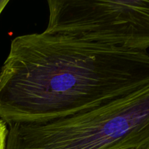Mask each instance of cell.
<instances>
[{
    "label": "cell",
    "instance_id": "cell-1",
    "mask_svg": "<svg viewBox=\"0 0 149 149\" xmlns=\"http://www.w3.org/2000/svg\"><path fill=\"white\" fill-rule=\"evenodd\" d=\"M149 85V55L43 31L13 39L0 68V117L42 123L106 104Z\"/></svg>",
    "mask_w": 149,
    "mask_h": 149
},
{
    "label": "cell",
    "instance_id": "cell-2",
    "mask_svg": "<svg viewBox=\"0 0 149 149\" xmlns=\"http://www.w3.org/2000/svg\"><path fill=\"white\" fill-rule=\"evenodd\" d=\"M9 126L6 149H149V85L77 114Z\"/></svg>",
    "mask_w": 149,
    "mask_h": 149
},
{
    "label": "cell",
    "instance_id": "cell-3",
    "mask_svg": "<svg viewBox=\"0 0 149 149\" xmlns=\"http://www.w3.org/2000/svg\"><path fill=\"white\" fill-rule=\"evenodd\" d=\"M45 31L129 49L149 48V0H49Z\"/></svg>",
    "mask_w": 149,
    "mask_h": 149
},
{
    "label": "cell",
    "instance_id": "cell-4",
    "mask_svg": "<svg viewBox=\"0 0 149 149\" xmlns=\"http://www.w3.org/2000/svg\"><path fill=\"white\" fill-rule=\"evenodd\" d=\"M8 135L7 124L0 119V149H6V143Z\"/></svg>",
    "mask_w": 149,
    "mask_h": 149
},
{
    "label": "cell",
    "instance_id": "cell-5",
    "mask_svg": "<svg viewBox=\"0 0 149 149\" xmlns=\"http://www.w3.org/2000/svg\"><path fill=\"white\" fill-rule=\"evenodd\" d=\"M9 3L8 0H0V15L2 13L4 9L7 6V4Z\"/></svg>",
    "mask_w": 149,
    "mask_h": 149
},
{
    "label": "cell",
    "instance_id": "cell-6",
    "mask_svg": "<svg viewBox=\"0 0 149 149\" xmlns=\"http://www.w3.org/2000/svg\"><path fill=\"white\" fill-rule=\"evenodd\" d=\"M122 149H125V148H122Z\"/></svg>",
    "mask_w": 149,
    "mask_h": 149
}]
</instances>
